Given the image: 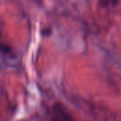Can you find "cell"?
<instances>
[{
	"mask_svg": "<svg viewBox=\"0 0 121 121\" xmlns=\"http://www.w3.org/2000/svg\"><path fill=\"white\" fill-rule=\"evenodd\" d=\"M50 121H76L69 111L60 102H56L51 106Z\"/></svg>",
	"mask_w": 121,
	"mask_h": 121,
	"instance_id": "1",
	"label": "cell"
}]
</instances>
